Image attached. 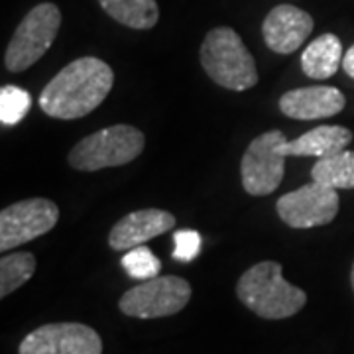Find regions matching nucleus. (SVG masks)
Segmentation results:
<instances>
[{
	"label": "nucleus",
	"instance_id": "14",
	"mask_svg": "<svg viewBox=\"0 0 354 354\" xmlns=\"http://www.w3.org/2000/svg\"><path fill=\"white\" fill-rule=\"evenodd\" d=\"M353 142V132L346 127H335V124H323L309 132L301 134L299 138L288 140L286 144L279 146V152L286 158L290 156H313L317 160L329 158L335 153L344 152Z\"/></svg>",
	"mask_w": 354,
	"mask_h": 354
},
{
	"label": "nucleus",
	"instance_id": "6",
	"mask_svg": "<svg viewBox=\"0 0 354 354\" xmlns=\"http://www.w3.org/2000/svg\"><path fill=\"white\" fill-rule=\"evenodd\" d=\"M191 299V286L179 276H158L128 290L118 307L128 317L160 319L179 313Z\"/></svg>",
	"mask_w": 354,
	"mask_h": 354
},
{
	"label": "nucleus",
	"instance_id": "19",
	"mask_svg": "<svg viewBox=\"0 0 354 354\" xmlns=\"http://www.w3.org/2000/svg\"><path fill=\"white\" fill-rule=\"evenodd\" d=\"M120 264H122L124 272H127L130 278L142 279V281L158 278L160 272H162V262L146 246H138V248L128 250L124 254V258L120 260Z\"/></svg>",
	"mask_w": 354,
	"mask_h": 354
},
{
	"label": "nucleus",
	"instance_id": "1",
	"mask_svg": "<svg viewBox=\"0 0 354 354\" xmlns=\"http://www.w3.org/2000/svg\"><path fill=\"white\" fill-rule=\"evenodd\" d=\"M114 71L99 57H79L51 79L39 95V109L57 120L91 114L109 97Z\"/></svg>",
	"mask_w": 354,
	"mask_h": 354
},
{
	"label": "nucleus",
	"instance_id": "15",
	"mask_svg": "<svg viewBox=\"0 0 354 354\" xmlns=\"http://www.w3.org/2000/svg\"><path fill=\"white\" fill-rule=\"evenodd\" d=\"M342 44L335 34H323L313 39L301 55L304 73L311 79L323 81L333 77L342 65Z\"/></svg>",
	"mask_w": 354,
	"mask_h": 354
},
{
	"label": "nucleus",
	"instance_id": "11",
	"mask_svg": "<svg viewBox=\"0 0 354 354\" xmlns=\"http://www.w3.org/2000/svg\"><path fill=\"white\" fill-rule=\"evenodd\" d=\"M313 18L297 6L278 4L272 8L262 24L266 46L276 53L288 55L297 51L313 32Z\"/></svg>",
	"mask_w": 354,
	"mask_h": 354
},
{
	"label": "nucleus",
	"instance_id": "23",
	"mask_svg": "<svg viewBox=\"0 0 354 354\" xmlns=\"http://www.w3.org/2000/svg\"><path fill=\"white\" fill-rule=\"evenodd\" d=\"M351 283H353V290H354V264H353V270H351Z\"/></svg>",
	"mask_w": 354,
	"mask_h": 354
},
{
	"label": "nucleus",
	"instance_id": "2",
	"mask_svg": "<svg viewBox=\"0 0 354 354\" xmlns=\"http://www.w3.org/2000/svg\"><path fill=\"white\" fill-rule=\"evenodd\" d=\"M236 295L252 313L262 319H288L307 304V293L291 286L281 274V264L266 260L248 268L236 283Z\"/></svg>",
	"mask_w": 354,
	"mask_h": 354
},
{
	"label": "nucleus",
	"instance_id": "16",
	"mask_svg": "<svg viewBox=\"0 0 354 354\" xmlns=\"http://www.w3.org/2000/svg\"><path fill=\"white\" fill-rule=\"evenodd\" d=\"M99 4L118 24L134 30H152L160 18L156 0H99Z\"/></svg>",
	"mask_w": 354,
	"mask_h": 354
},
{
	"label": "nucleus",
	"instance_id": "5",
	"mask_svg": "<svg viewBox=\"0 0 354 354\" xmlns=\"http://www.w3.org/2000/svg\"><path fill=\"white\" fill-rule=\"evenodd\" d=\"M62 12L55 4L44 2L34 6L18 24L4 53V65L10 73H20L38 64L57 38Z\"/></svg>",
	"mask_w": 354,
	"mask_h": 354
},
{
	"label": "nucleus",
	"instance_id": "20",
	"mask_svg": "<svg viewBox=\"0 0 354 354\" xmlns=\"http://www.w3.org/2000/svg\"><path fill=\"white\" fill-rule=\"evenodd\" d=\"M32 99L24 88L6 85L0 88V122L4 127H14L30 111Z\"/></svg>",
	"mask_w": 354,
	"mask_h": 354
},
{
	"label": "nucleus",
	"instance_id": "18",
	"mask_svg": "<svg viewBox=\"0 0 354 354\" xmlns=\"http://www.w3.org/2000/svg\"><path fill=\"white\" fill-rule=\"evenodd\" d=\"M36 256L32 252L4 254L0 260V297L22 288L36 272Z\"/></svg>",
	"mask_w": 354,
	"mask_h": 354
},
{
	"label": "nucleus",
	"instance_id": "21",
	"mask_svg": "<svg viewBox=\"0 0 354 354\" xmlns=\"http://www.w3.org/2000/svg\"><path fill=\"white\" fill-rule=\"evenodd\" d=\"M174 258L179 262H191L201 252V234L197 230H177L174 234Z\"/></svg>",
	"mask_w": 354,
	"mask_h": 354
},
{
	"label": "nucleus",
	"instance_id": "12",
	"mask_svg": "<svg viewBox=\"0 0 354 354\" xmlns=\"http://www.w3.org/2000/svg\"><path fill=\"white\" fill-rule=\"evenodd\" d=\"M176 227V216L162 209H140L122 216L109 234V244L116 252H128L144 246Z\"/></svg>",
	"mask_w": 354,
	"mask_h": 354
},
{
	"label": "nucleus",
	"instance_id": "8",
	"mask_svg": "<svg viewBox=\"0 0 354 354\" xmlns=\"http://www.w3.org/2000/svg\"><path fill=\"white\" fill-rule=\"evenodd\" d=\"M341 209L337 189L321 181H309L299 189L281 195L276 203V213L291 228L325 227L335 221Z\"/></svg>",
	"mask_w": 354,
	"mask_h": 354
},
{
	"label": "nucleus",
	"instance_id": "4",
	"mask_svg": "<svg viewBox=\"0 0 354 354\" xmlns=\"http://www.w3.org/2000/svg\"><path fill=\"white\" fill-rule=\"evenodd\" d=\"M144 146L146 136L142 130L128 124H114L77 142L67 156V162L77 171H99L134 162Z\"/></svg>",
	"mask_w": 354,
	"mask_h": 354
},
{
	"label": "nucleus",
	"instance_id": "7",
	"mask_svg": "<svg viewBox=\"0 0 354 354\" xmlns=\"http://www.w3.org/2000/svg\"><path fill=\"white\" fill-rule=\"evenodd\" d=\"M288 138L281 130H268L250 142L242 156V187L252 197H264L278 189L286 174V156L279 146Z\"/></svg>",
	"mask_w": 354,
	"mask_h": 354
},
{
	"label": "nucleus",
	"instance_id": "3",
	"mask_svg": "<svg viewBox=\"0 0 354 354\" xmlns=\"http://www.w3.org/2000/svg\"><path fill=\"white\" fill-rule=\"evenodd\" d=\"M201 65L216 85L228 91H248L258 83L252 53L242 38L227 26L213 28L201 46Z\"/></svg>",
	"mask_w": 354,
	"mask_h": 354
},
{
	"label": "nucleus",
	"instance_id": "22",
	"mask_svg": "<svg viewBox=\"0 0 354 354\" xmlns=\"http://www.w3.org/2000/svg\"><path fill=\"white\" fill-rule=\"evenodd\" d=\"M342 69H344L346 75L354 79V46L344 53V57H342Z\"/></svg>",
	"mask_w": 354,
	"mask_h": 354
},
{
	"label": "nucleus",
	"instance_id": "10",
	"mask_svg": "<svg viewBox=\"0 0 354 354\" xmlns=\"http://www.w3.org/2000/svg\"><path fill=\"white\" fill-rule=\"evenodd\" d=\"M20 354H102L99 333L83 323H50L20 342Z\"/></svg>",
	"mask_w": 354,
	"mask_h": 354
},
{
	"label": "nucleus",
	"instance_id": "13",
	"mask_svg": "<svg viewBox=\"0 0 354 354\" xmlns=\"http://www.w3.org/2000/svg\"><path fill=\"white\" fill-rule=\"evenodd\" d=\"M346 99L337 87L315 85V87L291 88L279 97V111L293 120H319L339 114Z\"/></svg>",
	"mask_w": 354,
	"mask_h": 354
},
{
	"label": "nucleus",
	"instance_id": "17",
	"mask_svg": "<svg viewBox=\"0 0 354 354\" xmlns=\"http://www.w3.org/2000/svg\"><path fill=\"white\" fill-rule=\"evenodd\" d=\"M313 181H321L333 189H354V152L335 153L329 158L317 160V164L311 167Z\"/></svg>",
	"mask_w": 354,
	"mask_h": 354
},
{
	"label": "nucleus",
	"instance_id": "9",
	"mask_svg": "<svg viewBox=\"0 0 354 354\" xmlns=\"http://www.w3.org/2000/svg\"><path fill=\"white\" fill-rule=\"evenodd\" d=\"M59 221V207L50 199L34 197L8 205L0 213V250L8 252L20 244L39 239Z\"/></svg>",
	"mask_w": 354,
	"mask_h": 354
}]
</instances>
